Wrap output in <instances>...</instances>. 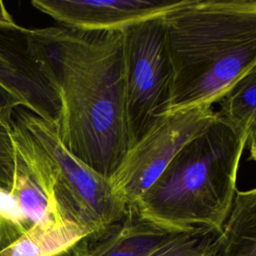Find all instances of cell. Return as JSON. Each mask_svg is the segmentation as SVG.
Instances as JSON below:
<instances>
[{
	"label": "cell",
	"mask_w": 256,
	"mask_h": 256,
	"mask_svg": "<svg viewBox=\"0 0 256 256\" xmlns=\"http://www.w3.org/2000/svg\"><path fill=\"white\" fill-rule=\"evenodd\" d=\"M23 39L58 98L61 141L110 180L129 147L122 30L25 28Z\"/></svg>",
	"instance_id": "6da1fadb"
},
{
	"label": "cell",
	"mask_w": 256,
	"mask_h": 256,
	"mask_svg": "<svg viewBox=\"0 0 256 256\" xmlns=\"http://www.w3.org/2000/svg\"><path fill=\"white\" fill-rule=\"evenodd\" d=\"M163 21L173 74L165 114L212 106L256 66V1L188 0Z\"/></svg>",
	"instance_id": "7a4b0ae2"
},
{
	"label": "cell",
	"mask_w": 256,
	"mask_h": 256,
	"mask_svg": "<svg viewBox=\"0 0 256 256\" xmlns=\"http://www.w3.org/2000/svg\"><path fill=\"white\" fill-rule=\"evenodd\" d=\"M246 146L216 114L128 208L171 232L205 228L221 233L237 193V172Z\"/></svg>",
	"instance_id": "3957f363"
},
{
	"label": "cell",
	"mask_w": 256,
	"mask_h": 256,
	"mask_svg": "<svg viewBox=\"0 0 256 256\" xmlns=\"http://www.w3.org/2000/svg\"><path fill=\"white\" fill-rule=\"evenodd\" d=\"M8 129L16 155L64 220L94 240L124 219L128 207L110 180L65 147L57 123L19 106Z\"/></svg>",
	"instance_id": "277c9868"
},
{
	"label": "cell",
	"mask_w": 256,
	"mask_h": 256,
	"mask_svg": "<svg viewBox=\"0 0 256 256\" xmlns=\"http://www.w3.org/2000/svg\"><path fill=\"white\" fill-rule=\"evenodd\" d=\"M128 149L165 114L172 86V66L163 17L122 30Z\"/></svg>",
	"instance_id": "5b68a950"
},
{
	"label": "cell",
	"mask_w": 256,
	"mask_h": 256,
	"mask_svg": "<svg viewBox=\"0 0 256 256\" xmlns=\"http://www.w3.org/2000/svg\"><path fill=\"white\" fill-rule=\"evenodd\" d=\"M216 118L213 106H202L158 117L131 146L110 179L115 193L132 206L160 177L182 147Z\"/></svg>",
	"instance_id": "8992f818"
},
{
	"label": "cell",
	"mask_w": 256,
	"mask_h": 256,
	"mask_svg": "<svg viewBox=\"0 0 256 256\" xmlns=\"http://www.w3.org/2000/svg\"><path fill=\"white\" fill-rule=\"evenodd\" d=\"M188 0H33L31 5L60 26L77 30H123L161 18Z\"/></svg>",
	"instance_id": "52a82bcc"
},
{
	"label": "cell",
	"mask_w": 256,
	"mask_h": 256,
	"mask_svg": "<svg viewBox=\"0 0 256 256\" xmlns=\"http://www.w3.org/2000/svg\"><path fill=\"white\" fill-rule=\"evenodd\" d=\"M0 30V86L21 107L40 118L57 123L58 98L27 52L23 31Z\"/></svg>",
	"instance_id": "ba28073f"
},
{
	"label": "cell",
	"mask_w": 256,
	"mask_h": 256,
	"mask_svg": "<svg viewBox=\"0 0 256 256\" xmlns=\"http://www.w3.org/2000/svg\"><path fill=\"white\" fill-rule=\"evenodd\" d=\"M176 233L142 219L128 208L122 221L89 241L85 256H150Z\"/></svg>",
	"instance_id": "9c48e42d"
},
{
	"label": "cell",
	"mask_w": 256,
	"mask_h": 256,
	"mask_svg": "<svg viewBox=\"0 0 256 256\" xmlns=\"http://www.w3.org/2000/svg\"><path fill=\"white\" fill-rule=\"evenodd\" d=\"M87 238V234L72 222L52 221L31 226L16 240L1 248L0 256H59Z\"/></svg>",
	"instance_id": "30bf717a"
},
{
	"label": "cell",
	"mask_w": 256,
	"mask_h": 256,
	"mask_svg": "<svg viewBox=\"0 0 256 256\" xmlns=\"http://www.w3.org/2000/svg\"><path fill=\"white\" fill-rule=\"evenodd\" d=\"M218 244L219 256H256V188L237 191Z\"/></svg>",
	"instance_id": "8fae6325"
},
{
	"label": "cell",
	"mask_w": 256,
	"mask_h": 256,
	"mask_svg": "<svg viewBox=\"0 0 256 256\" xmlns=\"http://www.w3.org/2000/svg\"><path fill=\"white\" fill-rule=\"evenodd\" d=\"M217 117L248 142L256 130V66L220 98Z\"/></svg>",
	"instance_id": "7c38bea8"
},
{
	"label": "cell",
	"mask_w": 256,
	"mask_h": 256,
	"mask_svg": "<svg viewBox=\"0 0 256 256\" xmlns=\"http://www.w3.org/2000/svg\"><path fill=\"white\" fill-rule=\"evenodd\" d=\"M10 191L16 198L21 212L30 226L64 220L17 155L14 181Z\"/></svg>",
	"instance_id": "4fadbf2b"
},
{
	"label": "cell",
	"mask_w": 256,
	"mask_h": 256,
	"mask_svg": "<svg viewBox=\"0 0 256 256\" xmlns=\"http://www.w3.org/2000/svg\"><path fill=\"white\" fill-rule=\"evenodd\" d=\"M219 234L205 228L178 232L150 256H219Z\"/></svg>",
	"instance_id": "5bb4252c"
},
{
	"label": "cell",
	"mask_w": 256,
	"mask_h": 256,
	"mask_svg": "<svg viewBox=\"0 0 256 256\" xmlns=\"http://www.w3.org/2000/svg\"><path fill=\"white\" fill-rule=\"evenodd\" d=\"M0 226L7 237L16 240L31 226L24 218L18 202L10 189L0 185Z\"/></svg>",
	"instance_id": "9a60e30c"
},
{
	"label": "cell",
	"mask_w": 256,
	"mask_h": 256,
	"mask_svg": "<svg viewBox=\"0 0 256 256\" xmlns=\"http://www.w3.org/2000/svg\"><path fill=\"white\" fill-rule=\"evenodd\" d=\"M16 169V152L9 129L0 125V185L11 189Z\"/></svg>",
	"instance_id": "2e32d148"
},
{
	"label": "cell",
	"mask_w": 256,
	"mask_h": 256,
	"mask_svg": "<svg viewBox=\"0 0 256 256\" xmlns=\"http://www.w3.org/2000/svg\"><path fill=\"white\" fill-rule=\"evenodd\" d=\"M19 106H21L20 102L0 86V125L8 128L15 110Z\"/></svg>",
	"instance_id": "e0dca14e"
},
{
	"label": "cell",
	"mask_w": 256,
	"mask_h": 256,
	"mask_svg": "<svg viewBox=\"0 0 256 256\" xmlns=\"http://www.w3.org/2000/svg\"><path fill=\"white\" fill-rule=\"evenodd\" d=\"M22 29H23V27H21L14 21L13 17L8 12V10L4 6L3 2L0 1V30L19 31Z\"/></svg>",
	"instance_id": "ac0fdd59"
},
{
	"label": "cell",
	"mask_w": 256,
	"mask_h": 256,
	"mask_svg": "<svg viewBox=\"0 0 256 256\" xmlns=\"http://www.w3.org/2000/svg\"><path fill=\"white\" fill-rule=\"evenodd\" d=\"M247 146H248V149H249L250 158L256 163V130L254 131V133L249 138V140L247 142Z\"/></svg>",
	"instance_id": "d6986e66"
},
{
	"label": "cell",
	"mask_w": 256,
	"mask_h": 256,
	"mask_svg": "<svg viewBox=\"0 0 256 256\" xmlns=\"http://www.w3.org/2000/svg\"><path fill=\"white\" fill-rule=\"evenodd\" d=\"M12 241L7 237V235L4 233V231L2 230L1 226H0V249L5 247L6 245L10 244Z\"/></svg>",
	"instance_id": "ffe728a7"
}]
</instances>
